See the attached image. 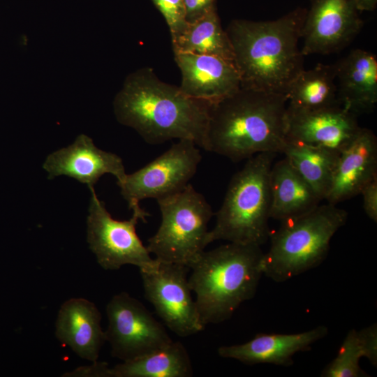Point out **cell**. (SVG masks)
Returning a JSON list of instances; mask_svg holds the SVG:
<instances>
[{"label": "cell", "instance_id": "5", "mask_svg": "<svg viewBox=\"0 0 377 377\" xmlns=\"http://www.w3.org/2000/svg\"><path fill=\"white\" fill-rule=\"evenodd\" d=\"M274 153H260L246 159L228 186L223 203L209 230V244L216 240L260 246L270 232V170Z\"/></svg>", "mask_w": 377, "mask_h": 377}, {"label": "cell", "instance_id": "15", "mask_svg": "<svg viewBox=\"0 0 377 377\" xmlns=\"http://www.w3.org/2000/svg\"><path fill=\"white\" fill-rule=\"evenodd\" d=\"M182 81L180 89L186 95L213 103L241 87L234 61L216 56L174 53Z\"/></svg>", "mask_w": 377, "mask_h": 377}, {"label": "cell", "instance_id": "7", "mask_svg": "<svg viewBox=\"0 0 377 377\" xmlns=\"http://www.w3.org/2000/svg\"><path fill=\"white\" fill-rule=\"evenodd\" d=\"M157 202L161 222L148 239L147 250L158 261L189 267L209 244L212 207L191 184Z\"/></svg>", "mask_w": 377, "mask_h": 377}, {"label": "cell", "instance_id": "1", "mask_svg": "<svg viewBox=\"0 0 377 377\" xmlns=\"http://www.w3.org/2000/svg\"><path fill=\"white\" fill-rule=\"evenodd\" d=\"M210 105L161 80L149 67L129 74L113 102L117 121L148 144L189 140L203 149Z\"/></svg>", "mask_w": 377, "mask_h": 377}, {"label": "cell", "instance_id": "18", "mask_svg": "<svg viewBox=\"0 0 377 377\" xmlns=\"http://www.w3.org/2000/svg\"><path fill=\"white\" fill-rule=\"evenodd\" d=\"M101 315L96 305L84 298H71L61 306L55 334L80 357L96 362L105 342Z\"/></svg>", "mask_w": 377, "mask_h": 377}, {"label": "cell", "instance_id": "9", "mask_svg": "<svg viewBox=\"0 0 377 377\" xmlns=\"http://www.w3.org/2000/svg\"><path fill=\"white\" fill-rule=\"evenodd\" d=\"M201 159L193 141L179 140L144 167L126 174L117 184L128 208L133 209L140 207L142 200H158L181 191L189 184Z\"/></svg>", "mask_w": 377, "mask_h": 377}, {"label": "cell", "instance_id": "19", "mask_svg": "<svg viewBox=\"0 0 377 377\" xmlns=\"http://www.w3.org/2000/svg\"><path fill=\"white\" fill-rule=\"evenodd\" d=\"M339 104L354 112L369 111L377 102V59L361 49L335 64Z\"/></svg>", "mask_w": 377, "mask_h": 377}, {"label": "cell", "instance_id": "10", "mask_svg": "<svg viewBox=\"0 0 377 377\" xmlns=\"http://www.w3.org/2000/svg\"><path fill=\"white\" fill-rule=\"evenodd\" d=\"M105 341L112 357L131 360L159 349L172 340L146 307L128 293L112 297L106 306Z\"/></svg>", "mask_w": 377, "mask_h": 377}, {"label": "cell", "instance_id": "2", "mask_svg": "<svg viewBox=\"0 0 377 377\" xmlns=\"http://www.w3.org/2000/svg\"><path fill=\"white\" fill-rule=\"evenodd\" d=\"M287 106L286 95L240 87L211 103L205 150L235 162L260 153H282Z\"/></svg>", "mask_w": 377, "mask_h": 377}, {"label": "cell", "instance_id": "23", "mask_svg": "<svg viewBox=\"0 0 377 377\" xmlns=\"http://www.w3.org/2000/svg\"><path fill=\"white\" fill-rule=\"evenodd\" d=\"M171 40L174 53L212 55L234 61L232 45L222 28L216 7L198 20L188 22Z\"/></svg>", "mask_w": 377, "mask_h": 377}, {"label": "cell", "instance_id": "12", "mask_svg": "<svg viewBox=\"0 0 377 377\" xmlns=\"http://www.w3.org/2000/svg\"><path fill=\"white\" fill-rule=\"evenodd\" d=\"M302 29L304 56L327 54L346 47L363 26L353 0H310Z\"/></svg>", "mask_w": 377, "mask_h": 377}, {"label": "cell", "instance_id": "28", "mask_svg": "<svg viewBox=\"0 0 377 377\" xmlns=\"http://www.w3.org/2000/svg\"><path fill=\"white\" fill-rule=\"evenodd\" d=\"M363 208L367 216L377 222V177L369 182L360 192Z\"/></svg>", "mask_w": 377, "mask_h": 377}, {"label": "cell", "instance_id": "27", "mask_svg": "<svg viewBox=\"0 0 377 377\" xmlns=\"http://www.w3.org/2000/svg\"><path fill=\"white\" fill-rule=\"evenodd\" d=\"M216 0H183L187 22H193L216 8Z\"/></svg>", "mask_w": 377, "mask_h": 377}, {"label": "cell", "instance_id": "16", "mask_svg": "<svg viewBox=\"0 0 377 377\" xmlns=\"http://www.w3.org/2000/svg\"><path fill=\"white\" fill-rule=\"evenodd\" d=\"M376 177L377 139L371 130L361 128L339 154L325 200L336 205L351 198Z\"/></svg>", "mask_w": 377, "mask_h": 377}, {"label": "cell", "instance_id": "22", "mask_svg": "<svg viewBox=\"0 0 377 377\" xmlns=\"http://www.w3.org/2000/svg\"><path fill=\"white\" fill-rule=\"evenodd\" d=\"M193 374L188 353L179 341L110 368V377H190Z\"/></svg>", "mask_w": 377, "mask_h": 377}, {"label": "cell", "instance_id": "14", "mask_svg": "<svg viewBox=\"0 0 377 377\" xmlns=\"http://www.w3.org/2000/svg\"><path fill=\"white\" fill-rule=\"evenodd\" d=\"M48 179L66 175L92 187L105 174L121 181L126 173L122 159L117 154L98 148L93 140L79 135L66 147L49 154L43 164Z\"/></svg>", "mask_w": 377, "mask_h": 377}, {"label": "cell", "instance_id": "8", "mask_svg": "<svg viewBox=\"0 0 377 377\" xmlns=\"http://www.w3.org/2000/svg\"><path fill=\"white\" fill-rule=\"evenodd\" d=\"M91 198L87 218V240L98 263L105 269H118L124 265L137 266L140 271L156 267L158 261L151 257L137 235L140 220L146 222L149 214L140 207L132 209L128 220L112 218L97 196L94 186L89 188Z\"/></svg>", "mask_w": 377, "mask_h": 377}, {"label": "cell", "instance_id": "21", "mask_svg": "<svg viewBox=\"0 0 377 377\" xmlns=\"http://www.w3.org/2000/svg\"><path fill=\"white\" fill-rule=\"evenodd\" d=\"M336 79V66L318 64L303 69L286 92L287 112L296 113L340 105Z\"/></svg>", "mask_w": 377, "mask_h": 377}, {"label": "cell", "instance_id": "26", "mask_svg": "<svg viewBox=\"0 0 377 377\" xmlns=\"http://www.w3.org/2000/svg\"><path fill=\"white\" fill-rule=\"evenodd\" d=\"M163 15L169 27L171 38L182 32L187 24L183 0H151Z\"/></svg>", "mask_w": 377, "mask_h": 377}, {"label": "cell", "instance_id": "24", "mask_svg": "<svg viewBox=\"0 0 377 377\" xmlns=\"http://www.w3.org/2000/svg\"><path fill=\"white\" fill-rule=\"evenodd\" d=\"M282 153L320 200H325L339 154L288 140Z\"/></svg>", "mask_w": 377, "mask_h": 377}, {"label": "cell", "instance_id": "30", "mask_svg": "<svg viewBox=\"0 0 377 377\" xmlns=\"http://www.w3.org/2000/svg\"><path fill=\"white\" fill-rule=\"evenodd\" d=\"M360 12L372 11L376 8L377 0H353Z\"/></svg>", "mask_w": 377, "mask_h": 377}, {"label": "cell", "instance_id": "4", "mask_svg": "<svg viewBox=\"0 0 377 377\" xmlns=\"http://www.w3.org/2000/svg\"><path fill=\"white\" fill-rule=\"evenodd\" d=\"M263 254L260 246L228 242L202 251L190 265L188 282L204 326L230 319L255 295Z\"/></svg>", "mask_w": 377, "mask_h": 377}, {"label": "cell", "instance_id": "11", "mask_svg": "<svg viewBox=\"0 0 377 377\" xmlns=\"http://www.w3.org/2000/svg\"><path fill=\"white\" fill-rule=\"evenodd\" d=\"M189 269L185 265L158 261L156 268L140 271L146 299L168 328L179 337L195 334L205 327L191 295Z\"/></svg>", "mask_w": 377, "mask_h": 377}, {"label": "cell", "instance_id": "6", "mask_svg": "<svg viewBox=\"0 0 377 377\" xmlns=\"http://www.w3.org/2000/svg\"><path fill=\"white\" fill-rule=\"evenodd\" d=\"M347 218L346 210L328 203L281 221L280 228L269 235L270 248L263 258V274L283 282L318 266L327 256L332 237Z\"/></svg>", "mask_w": 377, "mask_h": 377}, {"label": "cell", "instance_id": "17", "mask_svg": "<svg viewBox=\"0 0 377 377\" xmlns=\"http://www.w3.org/2000/svg\"><path fill=\"white\" fill-rule=\"evenodd\" d=\"M327 332L325 326L320 325L297 334H258L244 343L219 347L218 354L246 364L290 366L295 353L310 350Z\"/></svg>", "mask_w": 377, "mask_h": 377}, {"label": "cell", "instance_id": "29", "mask_svg": "<svg viewBox=\"0 0 377 377\" xmlns=\"http://www.w3.org/2000/svg\"><path fill=\"white\" fill-rule=\"evenodd\" d=\"M63 376L110 377V368L106 362L96 361L91 365L77 368Z\"/></svg>", "mask_w": 377, "mask_h": 377}, {"label": "cell", "instance_id": "3", "mask_svg": "<svg viewBox=\"0 0 377 377\" xmlns=\"http://www.w3.org/2000/svg\"><path fill=\"white\" fill-rule=\"evenodd\" d=\"M306 10L298 8L269 21H231L226 31L242 87L286 94L304 69L298 43Z\"/></svg>", "mask_w": 377, "mask_h": 377}, {"label": "cell", "instance_id": "13", "mask_svg": "<svg viewBox=\"0 0 377 377\" xmlns=\"http://www.w3.org/2000/svg\"><path fill=\"white\" fill-rule=\"evenodd\" d=\"M361 127L354 113L341 105L302 112H287L286 140L340 154Z\"/></svg>", "mask_w": 377, "mask_h": 377}, {"label": "cell", "instance_id": "25", "mask_svg": "<svg viewBox=\"0 0 377 377\" xmlns=\"http://www.w3.org/2000/svg\"><path fill=\"white\" fill-rule=\"evenodd\" d=\"M377 364V326L373 324L360 331L350 330L334 359L321 372L323 377L367 376L360 367L362 357Z\"/></svg>", "mask_w": 377, "mask_h": 377}, {"label": "cell", "instance_id": "20", "mask_svg": "<svg viewBox=\"0 0 377 377\" xmlns=\"http://www.w3.org/2000/svg\"><path fill=\"white\" fill-rule=\"evenodd\" d=\"M270 218L283 221L303 215L316 207L320 198L285 158L270 170Z\"/></svg>", "mask_w": 377, "mask_h": 377}]
</instances>
